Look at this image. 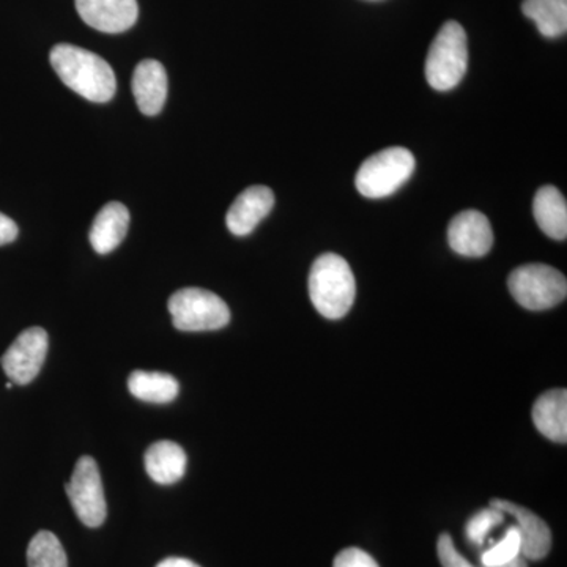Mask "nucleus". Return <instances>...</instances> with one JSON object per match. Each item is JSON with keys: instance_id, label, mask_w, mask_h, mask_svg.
I'll use <instances>...</instances> for the list:
<instances>
[{"instance_id": "17", "label": "nucleus", "mask_w": 567, "mask_h": 567, "mask_svg": "<svg viewBox=\"0 0 567 567\" xmlns=\"http://www.w3.org/2000/svg\"><path fill=\"white\" fill-rule=\"evenodd\" d=\"M533 213L537 226L554 240H566L567 204L565 196L555 186H543L536 193Z\"/></svg>"}, {"instance_id": "6", "label": "nucleus", "mask_w": 567, "mask_h": 567, "mask_svg": "<svg viewBox=\"0 0 567 567\" xmlns=\"http://www.w3.org/2000/svg\"><path fill=\"white\" fill-rule=\"evenodd\" d=\"M171 316L174 327L181 331H215L221 330L230 322L229 306L221 297L210 290L186 287L169 298Z\"/></svg>"}, {"instance_id": "1", "label": "nucleus", "mask_w": 567, "mask_h": 567, "mask_svg": "<svg viewBox=\"0 0 567 567\" xmlns=\"http://www.w3.org/2000/svg\"><path fill=\"white\" fill-rule=\"evenodd\" d=\"M50 61L63 84L82 99L93 103H107L117 91L114 70L95 52L73 44H55Z\"/></svg>"}, {"instance_id": "26", "label": "nucleus", "mask_w": 567, "mask_h": 567, "mask_svg": "<svg viewBox=\"0 0 567 567\" xmlns=\"http://www.w3.org/2000/svg\"><path fill=\"white\" fill-rule=\"evenodd\" d=\"M156 567H200L196 565V563L192 561V559L186 558H166L163 559Z\"/></svg>"}, {"instance_id": "10", "label": "nucleus", "mask_w": 567, "mask_h": 567, "mask_svg": "<svg viewBox=\"0 0 567 567\" xmlns=\"http://www.w3.org/2000/svg\"><path fill=\"white\" fill-rule=\"evenodd\" d=\"M76 10L85 24L104 33H122L137 21V0H76Z\"/></svg>"}, {"instance_id": "25", "label": "nucleus", "mask_w": 567, "mask_h": 567, "mask_svg": "<svg viewBox=\"0 0 567 567\" xmlns=\"http://www.w3.org/2000/svg\"><path fill=\"white\" fill-rule=\"evenodd\" d=\"M18 230L17 223L13 219L9 218V216L0 213V246L9 245L11 241L17 240Z\"/></svg>"}, {"instance_id": "5", "label": "nucleus", "mask_w": 567, "mask_h": 567, "mask_svg": "<svg viewBox=\"0 0 567 567\" xmlns=\"http://www.w3.org/2000/svg\"><path fill=\"white\" fill-rule=\"evenodd\" d=\"M415 171V156L404 147H390L369 156L357 174V189L369 199L398 192Z\"/></svg>"}, {"instance_id": "3", "label": "nucleus", "mask_w": 567, "mask_h": 567, "mask_svg": "<svg viewBox=\"0 0 567 567\" xmlns=\"http://www.w3.org/2000/svg\"><path fill=\"white\" fill-rule=\"evenodd\" d=\"M468 66V41L464 28L456 21H447L440 29L425 61V78L435 91L456 87Z\"/></svg>"}, {"instance_id": "22", "label": "nucleus", "mask_w": 567, "mask_h": 567, "mask_svg": "<svg viewBox=\"0 0 567 567\" xmlns=\"http://www.w3.org/2000/svg\"><path fill=\"white\" fill-rule=\"evenodd\" d=\"M503 520H505V513L496 509V507L491 506L487 509H481L466 524V537H468L470 543L483 546L491 529L503 524Z\"/></svg>"}, {"instance_id": "13", "label": "nucleus", "mask_w": 567, "mask_h": 567, "mask_svg": "<svg viewBox=\"0 0 567 567\" xmlns=\"http://www.w3.org/2000/svg\"><path fill=\"white\" fill-rule=\"evenodd\" d=\"M133 95L142 114L162 112L167 99V73L163 63L147 59L137 63L133 74Z\"/></svg>"}, {"instance_id": "20", "label": "nucleus", "mask_w": 567, "mask_h": 567, "mask_svg": "<svg viewBox=\"0 0 567 567\" xmlns=\"http://www.w3.org/2000/svg\"><path fill=\"white\" fill-rule=\"evenodd\" d=\"M29 567H69L61 540L51 532H40L28 547Z\"/></svg>"}, {"instance_id": "4", "label": "nucleus", "mask_w": 567, "mask_h": 567, "mask_svg": "<svg viewBox=\"0 0 567 567\" xmlns=\"http://www.w3.org/2000/svg\"><path fill=\"white\" fill-rule=\"evenodd\" d=\"M509 292L522 308L546 311L566 300V276L544 264H528L516 268L507 278Z\"/></svg>"}, {"instance_id": "23", "label": "nucleus", "mask_w": 567, "mask_h": 567, "mask_svg": "<svg viewBox=\"0 0 567 567\" xmlns=\"http://www.w3.org/2000/svg\"><path fill=\"white\" fill-rule=\"evenodd\" d=\"M439 557L443 567H475L470 565L468 561L454 547L453 539L447 533H443L439 537Z\"/></svg>"}, {"instance_id": "16", "label": "nucleus", "mask_w": 567, "mask_h": 567, "mask_svg": "<svg viewBox=\"0 0 567 567\" xmlns=\"http://www.w3.org/2000/svg\"><path fill=\"white\" fill-rule=\"evenodd\" d=\"M144 462L148 476L162 486L177 483L186 472L185 451L171 440L153 443L145 453Z\"/></svg>"}, {"instance_id": "15", "label": "nucleus", "mask_w": 567, "mask_h": 567, "mask_svg": "<svg viewBox=\"0 0 567 567\" xmlns=\"http://www.w3.org/2000/svg\"><path fill=\"white\" fill-rule=\"evenodd\" d=\"M130 212L121 203L104 205L91 229V245L99 254H110L122 244L130 227Z\"/></svg>"}, {"instance_id": "24", "label": "nucleus", "mask_w": 567, "mask_h": 567, "mask_svg": "<svg viewBox=\"0 0 567 567\" xmlns=\"http://www.w3.org/2000/svg\"><path fill=\"white\" fill-rule=\"evenodd\" d=\"M333 567H380L371 555L357 547L346 548L334 558Z\"/></svg>"}, {"instance_id": "7", "label": "nucleus", "mask_w": 567, "mask_h": 567, "mask_svg": "<svg viewBox=\"0 0 567 567\" xmlns=\"http://www.w3.org/2000/svg\"><path fill=\"white\" fill-rule=\"evenodd\" d=\"M65 488L74 513L85 527L99 528L104 524L107 516L106 498L95 458L81 457Z\"/></svg>"}, {"instance_id": "12", "label": "nucleus", "mask_w": 567, "mask_h": 567, "mask_svg": "<svg viewBox=\"0 0 567 567\" xmlns=\"http://www.w3.org/2000/svg\"><path fill=\"white\" fill-rule=\"evenodd\" d=\"M275 205V194L262 185L246 188L227 212V229L237 237H246L259 226Z\"/></svg>"}, {"instance_id": "11", "label": "nucleus", "mask_w": 567, "mask_h": 567, "mask_svg": "<svg viewBox=\"0 0 567 567\" xmlns=\"http://www.w3.org/2000/svg\"><path fill=\"white\" fill-rule=\"evenodd\" d=\"M491 506L516 518V527L522 537V557L533 559V561H539L547 557L551 548V532L543 518L536 516L527 507L507 502V499H492Z\"/></svg>"}, {"instance_id": "14", "label": "nucleus", "mask_w": 567, "mask_h": 567, "mask_svg": "<svg viewBox=\"0 0 567 567\" xmlns=\"http://www.w3.org/2000/svg\"><path fill=\"white\" fill-rule=\"evenodd\" d=\"M533 423L537 431L555 443L567 440V391H546L533 405Z\"/></svg>"}, {"instance_id": "18", "label": "nucleus", "mask_w": 567, "mask_h": 567, "mask_svg": "<svg viewBox=\"0 0 567 567\" xmlns=\"http://www.w3.org/2000/svg\"><path fill=\"white\" fill-rule=\"evenodd\" d=\"M128 390L140 401L169 404L177 398L181 386L173 375L164 372L134 371L128 379Z\"/></svg>"}, {"instance_id": "2", "label": "nucleus", "mask_w": 567, "mask_h": 567, "mask_svg": "<svg viewBox=\"0 0 567 567\" xmlns=\"http://www.w3.org/2000/svg\"><path fill=\"white\" fill-rule=\"evenodd\" d=\"M309 297L319 315L342 319L353 306L357 282L350 265L338 254H323L309 274Z\"/></svg>"}, {"instance_id": "21", "label": "nucleus", "mask_w": 567, "mask_h": 567, "mask_svg": "<svg viewBox=\"0 0 567 567\" xmlns=\"http://www.w3.org/2000/svg\"><path fill=\"white\" fill-rule=\"evenodd\" d=\"M520 548V533H518L517 527H511L507 529L505 537H503L499 543H496L494 547L484 551L481 561H483V566L506 565V563H511L513 559L522 557Z\"/></svg>"}, {"instance_id": "19", "label": "nucleus", "mask_w": 567, "mask_h": 567, "mask_svg": "<svg viewBox=\"0 0 567 567\" xmlns=\"http://www.w3.org/2000/svg\"><path fill=\"white\" fill-rule=\"evenodd\" d=\"M522 11L535 22L547 39H557L567 31V0H524Z\"/></svg>"}, {"instance_id": "9", "label": "nucleus", "mask_w": 567, "mask_h": 567, "mask_svg": "<svg viewBox=\"0 0 567 567\" xmlns=\"http://www.w3.org/2000/svg\"><path fill=\"white\" fill-rule=\"evenodd\" d=\"M447 241L461 256L483 257L494 246V230L486 215L477 210H465L451 221Z\"/></svg>"}, {"instance_id": "8", "label": "nucleus", "mask_w": 567, "mask_h": 567, "mask_svg": "<svg viewBox=\"0 0 567 567\" xmlns=\"http://www.w3.org/2000/svg\"><path fill=\"white\" fill-rule=\"evenodd\" d=\"M48 346L50 339L43 328L32 327L22 331L0 360L10 382L14 385L31 383L43 368Z\"/></svg>"}, {"instance_id": "27", "label": "nucleus", "mask_w": 567, "mask_h": 567, "mask_svg": "<svg viewBox=\"0 0 567 567\" xmlns=\"http://www.w3.org/2000/svg\"><path fill=\"white\" fill-rule=\"evenodd\" d=\"M483 567H528L527 559L524 557H518L516 559H513L511 563H506V565H499V566H483Z\"/></svg>"}]
</instances>
